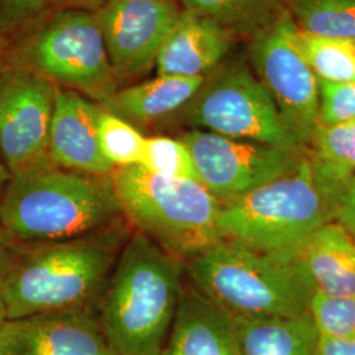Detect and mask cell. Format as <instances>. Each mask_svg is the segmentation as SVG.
Here are the masks:
<instances>
[{"label":"cell","instance_id":"cell-1","mask_svg":"<svg viewBox=\"0 0 355 355\" xmlns=\"http://www.w3.org/2000/svg\"><path fill=\"white\" fill-rule=\"evenodd\" d=\"M128 225L124 218L76 239L12 242L0 271L8 320L95 308L132 233Z\"/></svg>","mask_w":355,"mask_h":355},{"label":"cell","instance_id":"cell-2","mask_svg":"<svg viewBox=\"0 0 355 355\" xmlns=\"http://www.w3.org/2000/svg\"><path fill=\"white\" fill-rule=\"evenodd\" d=\"M186 262L130 233L95 304L116 355H162L183 290Z\"/></svg>","mask_w":355,"mask_h":355},{"label":"cell","instance_id":"cell-3","mask_svg":"<svg viewBox=\"0 0 355 355\" xmlns=\"http://www.w3.org/2000/svg\"><path fill=\"white\" fill-rule=\"evenodd\" d=\"M121 220L111 175L51 166L11 177L0 198V228L12 242L62 241Z\"/></svg>","mask_w":355,"mask_h":355},{"label":"cell","instance_id":"cell-4","mask_svg":"<svg viewBox=\"0 0 355 355\" xmlns=\"http://www.w3.org/2000/svg\"><path fill=\"white\" fill-rule=\"evenodd\" d=\"M190 283L234 318H293L308 312L315 286L300 258L284 259L221 240L186 261Z\"/></svg>","mask_w":355,"mask_h":355},{"label":"cell","instance_id":"cell-5","mask_svg":"<svg viewBox=\"0 0 355 355\" xmlns=\"http://www.w3.org/2000/svg\"><path fill=\"white\" fill-rule=\"evenodd\" d=\"M128 224L171 255L189 261L221 241L223 208L198 180L165 178L128 166L111 174Z\"/></svg>","mask_w":355,"mask_h":355},{"label":"cell","instance_id":"cell-6","mask_svg":"<svg viewBox=\"0 0 355 355\" xmlns=\"http://www.w3.org/2000/svg\"><path fill=\"white\" fill-rule=\"evenodd\" d=\"M336 217L337 209L315 183L305 155L291 174L223 204L218 229L223 240L296 259L318 229Z\"/></svg>","mask_w":355,"mask_h":355},{"label":"cell","instance_id":"cell-7","mask_svg":"<svg viewBox=\"0 0 355 355\" xmlns=\"http://www.w3.org/2000/svg\"><path fill=\"white\" fill-rule=\"evenodd\" d=\"M179 116L192 129L234 140L305 150L263 83L242 61L218 64Z\"/></svg>","mask_w":355,"mask_h":355},{"label":"cell","instance_id":"cell-8","mask_svg":"<svg viewBox=\"0 0 355 355\" xmlns=\"http://www.w3.org/2000/svg\"><path fill=\"white\" fill-rule=\"evenodd\" d=\"M23 55L26 70L94 102L102 103L119 89L95 11L53 13L29 37Z\"/></svg>","mask_w":355,"mask_h":355},{"label":"cell","instance_id":"cell-9","mask_svg":"<svg viewBox=\"0 0 355 355\" xmlns=\"http://www.w3.org/2000/svg\"><path fill=\"white\" fill-rule=\"evenodd\" d=\"M199 182L221 204L293 173L305 150H291L250 141L234 140L202 129L183 132Z\"/></svg>","mask_w":355,"mask_h":355},{"label":"cell","instance_id":"cell-10","mask_svg":"<svg viewBox=\"0 0 355 355\" xmlns=\"http://www.w3.org/2000/svg\"><path fill=\"white\" fill-rule=\"evenodd\" d=\"M292 24L284 8L250 37L249 60L283 121L306 148L318 125V76L292 42Z\"/></svg>","mask_w":355,"mask_h":355},{"label":"cell","instance_id":"cell-11","mask_svg":"<svg viewBox=\"0 0 355 355\" xmlns=\"http://www.w3.org/2000/svg\"><path fill=\"white\" fill-rule=\"evenodd\" d=\"M55 89L31 70L0 76V158L11 177L54 166L49 137Z\"/></svg>","mask_w":355,"mask_h":355},{"label":"cell","instance_id":"cell-12","mask_svg":"<svg viewBox=\"0 0 355 355\" xmlns=\"http://www.w3.org/2000/svg\"><path fill=\"white\" fill-rule=\"evenodd\" d=\"M180 11L175 0H107L95 11L119 79L141 76L155 66Z\"/></svg>","mask_w":355,"mask_h":355},{"label":"cell","instance_id":"cell-13","mask_svg":"<svg viewBox=\"0 0 355 355\" xmlns=\"http://www.w3.org/2000/svg\"><path fill=\"white\" fill-rule=\"evenodd\" d=\"M0 355H116L103 334L95 309L38 313L7 320Z\"/></svg>","mask_w":355,"mask_h":355},{"label":"cell","instance_id":"cell-14","mask_svg":"<svg viewBox=\"0 0 355 355\" xmlns=\"http://www.w3.org/2000/svg\"><path fill=\"white\" fill-rule=\"evenodd\" d=\"M102 105L71 89H55L51 117L49 155L55 167L94 177L114 171L102 154L98 120Z\"/></svg>","mask_w":355,"mask_h":355},{"label":"cell","instance_id":"cell-15","mask_svg":"<svg viewBox=\"0 0 355 355\" xmlns=\"http://www.w3.org/2000/svg\"><path fill=\"white\" fill-rule=\"evenodd\" d=\"M234 38L214 20L182 10L158 53L157 76H208L224 62Z\"/></svg>","mask_w":355,"mask_h":355},{"label":"cell","instance_id":"cell-16","mask_svg":"<svg viewBox=\"0 0 355 355\" xmlns=\"http://www.w3.org/2000/svg\"><path fill=\"white\" fill-rule=\"evenodd\" d=\"M162 355H242L233 318L184 284Z\"/></svg>","mask_w":355,"mask_h":355},{"label":"cell","instance_id":"cell-17","mask_svg":"<svg viewBox=\"0 0 355 355\" xmlns=\"http://www.w3.org/2000/svg\"><path fill=\"white\" fill-rule=\"evenodd\" d=\"M204 78L157 76L140 85L117 89L99 104L133 125H150L180 114L203 85Z\"/></svg>","mask_w":355,"mask_h":355},{"label":"cell","instance_id":"cell-18","mask_svg":"<svg viewBox=\"0 0 355 355\" xmlns=\"http://www.w3.org/2000/svg\"><path fill=\"white\" fill-rule=\"evenodd\" d=\"M299 258L316 291L328 296H355V240L338 221L318 229Z\"/></svg>","mask_w":355,"mask_h":355},{"label":"cell","instance_id":"cell-19","mask_svg":"<svg viewBox=\"0 0 355 355\" xmlns=\"http://www.w3.org/2000/svg\"><path fill=\"white\" fill-rule=\"evenodd\" d=\"M305 155L315 183L338 212L355 178V121L318 124Z\"/></svg>","mask_w":355,"mask_h":355},{"label":"cell","instance_id":"cell-20","mask_svg":"<svg viewBox=\"0 0 355 355\" xmlns=\"http://www.w3.org/2000/svg\"><path fill=\"white\" fill-rule=\"evenodd\" d=\"M233 318L242 355H313L318 330L309 311L293 318Z\"/></svg>","mask_w":355,"mask_h":355},{"label":"cell","instance_id":"cell-21","mask_svg":"<svg viewBox=\"0 0 355 355\" xmlns=\"http://www.w3.org/2000/svg\"><path fill=\"white\" fill-rule=\"evenodd\" d=\"M183 10L198 13L234 36H253L286 7V0H180Z\"/></svg>","mask_w":355,"mask_h":355},{"label":"cell","instance_id":"cell-22","mask_svg":"<svg viewBox=\"0 0 355 355\" xmlns=\"http://www.w3.org/2000/svg\"><path fill=\"white\" fill-rule=\"evenodd\" d=\"M286 4L300 31L355 45V0H286Z\"/></svg>","mask_w":355,"mask_h":355},{"label":"cell","instance_id":"cell-23","mask_svg":"<svg viewBox=\"0 0 355 355\" xmlns=\"http://www.w3.org/2000/svg\"><path fill=\"white\" fill-rule=\"evenodd\" d=\"M291 40L313 74L330 82H355V51L350 44L318 37L291 26Z\"/></svg>","mask_w":355,"mask_h":355},{"label":"cell","instance_id":"cell-24","mask_svg":"<svg viewBox=\"0 0 355 355\" xmlns=\"http://www.w3.org/2000/svg\"><path fill=\"white\" fill-rule=\"evenodd\" d=\"M145 139L136 125L102 107L98 120V140L104 158L114 168L140 165Z\"/></svg>","mask_w":355,"mask_h":355},{"label":"cell","instance_id":"cell-25","mask_svg":"<svg viewBox=\"0 0 355 355\" xmlns=\"http://www.w3.org/2000/svg\"><path fill=\"white\" fill-rule=\"evenodd\" d=\"M139 166L161 177L199 182L190 150L179 137H146Z\"/></svg>","mask_w":355,"mask_h":355},{"label":"cell","instance_id":"cell-26","mask_svg":"<svg viewBox=\"0 0 355 355\" xmlns=\"http://www.w3.org/2000/svg\"><path fill=\"white\" fill-rule=\"evenodd\" d=\"M308 311L320 334L355 341V296H328L315 291Z\"/></svg>","mask_w":355,"mask_h":355},{"label":"cell","instance_id":"cell-27","mask_svg":"<svg viewBox=\"0 0 355 355\" xmlns=\"http://www.w3.org/2000/svg\"><path fill=\"white\" fill-rule=\"evenodd\" d=\"M318 124L355 121V82H330L318 78Z\"/></svg>","mask_w":355,"mask_h":355},{"label":"cell","instance_id":"cell-28","mask_svg":"<svg viewBox=\"0 0 355 355\" xmlns=\"http://www.w3.org/2000/svg\"><path fill=\"white\" fill-rule=\"evenodd\" d=\"M55 0H0V20L6 24H20L36 17Z\"/></svg>","mask_w":355,"mask_h":355},{"label":"cell","instance_id":"cell-29","mask_svg":"<svg viewBox=\"0 0 355 355\" xmlns=\"http://www.w3.org/2000/svg\"><path fill=\"white\" fill-rule=\"evenodd\" d=\"M313 355H355V341L333 338L318 333Z\"/></svg>","mask_w":355,"mask_h":355},{"label":"cell","instance_id":"cell-30","mask_svg":"<svg viewBox=\"0 0 355 355\" xmlns=\"http://www.w3.org/2000/svg\"><path fill=\"white\" fill-rule=\"evenodd\" d=\"M336 221H338L355 240V178L338 208Z\"/></svg>","mask_w":355,"mask_h":355},{"label":"cell","instance_id":"cell-31","mask_svg":"<svg viewBox=\"0 0 355 355\" xmlns=\"http://www.w3.org/2000/svg\"><path fill=\"white\" fill-rule=\"evenodd\" d=\"M107 0H55L54 4L62 6L64 8H82L96 11L102 7Z\"/></svg>","mask_w":355,"mask_h":355},{"label":"cell","instance_id":"cell-32","mask_svg":"<svg viewBox=\"0 0 355 355\" xmlns=\"http://www.w3.org/2000/svg\"><path fill=\"white\" fill-rule=\"evenodd\" d=\"M11 245H12V241L7 237V234L3 232V229L0 228V271L7 261Z\"/></svg>","mask_w":355,"mask_h":355},{"label":"cell","instance_id":"cell-33","mask_svg":"<svg viewBox=\"0 0 355 355\" xmlns=\"http://www.w3.org/2000/svg\"><path fill=\"white\" fill-rule=\"evenodd\" d=\"M10 179H11V174H10V171L7 170V167L3 164V161L0 158V198H1V193L6 189L7 183L10 182Z\"/></svg>","mask_w":355,"mask_h":355},{"label":"cell","instance_id":"cell-34","mask_svg":"<svg viewBox=\"0 0 355 355\" xmlns=\"http://www.w3.org/2000/svg\"><path fill=\"white\" fill-rule=\"evenodd\" d=\"M7 320H8L7 309H6L4 302H3V299H1V296H0V331L3 329V327H4V324H6Z\"/></svg>","mask_w":355,"mask_h":355},{"label":"cell","instance_id":"cell-35","mask_svg":"<svg viewBox=\"0 0 355 355\" xmlns=\"http://www.w3.org/2000/svg\"><path fill=\"white\" fill-rule=\"evenodd\" d=\"M350 45H352V46H353V49H354V51H355V45H353V44H350Z\"/></svg>","mask_w":355,"mask_h":355}]
</instances>
